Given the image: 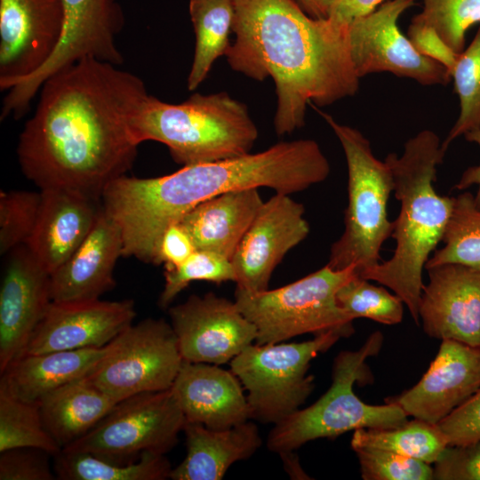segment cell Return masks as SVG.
<instances>
[{
    "label": "cell",
    "instance_id": "cell-13",
    "mask_svg": "<svg viewBox=\"0 0 480 480\" xmlns=\"http://www.w3.org/2000/svg\"><path fill=\"white\" fill-rule=\"evenodd\" d=\"M413 4L414 0H387L348 24L350 56L359 78L388 72L423 85H445L451 81L447 69L420 54L399 28L401 15Z\"/></svg>",
    "mask_w": 480,
    "mask_h": 480
},
{
    "label": "cell",
    "instance_id": "cell-7",
    "mask_svg": "<svg viewBox=\"0 0 480 480\" xmlns=\"http://www.w3.org/2000/svg\"><path fill=\"white\" fill-rule=\"evenodd\" d=\"M318 113L340 142L348 167L345 227L331 247L327 265L338 270L354 265L361 276L380 263L381 246L394 231V221L387 212L394 191L392 172L385 160L374 156L369 140L360 131Z\"/></svg>",
    "mask_w": 480,
    "mask_h": 480
},
{
    "label": "cell",
    "instance_id": "cell-8",
    "mask_svg": "<svg viewBox=\"0 0 480 480\" xmlns=\"http://www.w3.org/2000/svg\"><path fill=\"white\" fill-rule=\"evenodd\" d=\"M356 274V266L322 268L274 290L250 292L236 288L235 302L257 329L255 344L278 343L295 336L333 332L354 333V319L337 302L338 290Z\"/></svg>",
    "mask_w": 480,
    "mask_h": 480
},
{
    "label": "cell",
    "instance_id": "cell-15",
    "mask_svg": "<svg viewBox=\"0 0 480 480\" xmlns=\"http://www.w3.org/2000/svg\"><path fill=\"white\" fill-rule=\"evenodd\" d=\"M304 213V205L288 194L276 193L263 202L231 259L236 288L268 289L276 266L309 233Z\"/></svg>",
    "mask_w": 480,
    "mask_h": 480
},
{
    "label": "cell",
    "instance_id": "cell-27",
    "mask_svg": "<svg viewBox=\"0 0 480 480\" xmlns=\"http://www.w3.org/2000/svg\"><path fill=\"white\" fill-rule=\"evenodd\" d=\"M118 402L86 376L50 392L37 404L46 430L64 448L91 431Z\"/></svg>",
    "mask_w": 480,
    "mask_h": 480
},
{
    "label": "cell",
    "instance_id": "cell-18",
    "mask_svg": "<svg viewBox=\"0 0 480 480\" xmlns=\"http://www.w3.org/2000/svg\"><path fill=\"white\" fill-rule=\"evenodd\" d=\"M132 300L52 301L36 327L24 353L102 348L133 324Z\"/></svg>",
    "mask_w": 480,
    "mask_h": 480
},
{
    "label": "cell",
    "instance_id": "cell-20",
    "mask_svg": "<svg viewBox=\"0 0 480 480\" xmlns=\"http://www.w3.org/2000/svg\"><path fill=\"white\" fill-rule=\"evenodd\" d=\"M426 270L419 305L424 332L480 347V268L447 263Z\"/></svg>",
    "mask_w": 480,
    "mask_h": 480
},
{
    "label": "cell",
    "instance_id": "cell-2",
    "mask_svg": "<svg viewBox=\"0 0 480 480\" xmlns=\"http://www.w3.org/2000/svg\"><path fill=\"white\" fill-rule=\"evenodd\" d=\"M230 68L276 85L277 135L305 124L307 106H328L359 88L350 56L348 24L310 17L295 0H233Z\"/></svg>",
    "mask_w": 480,
    "mask_h": 480
},
{
    "label": "cell",
    "instance_id": "cell-32",
    "mask_svg": "<svg viewBox=\"0 0 480 480\" xmlns=\"http://www.w3.org/2000/svg\"><path fill=\"white\" fill-rule=\"evenodd\" d=\"M15 448H36L52 457L62 448L46 430L37 403L0 393V452Z\"/></svg>",
    "mask_w": 480,
    "mask_h": 480
},
{
    "label": "cell",
    "instance_id": "cell-33",
    "mask_svg": "<svg viewBox=\"0 0 480 480\" xmlns=\"http://www.w3.org/2000/svg\"><path fill=\"white\" fill-rule=\"evenodd\" d=\"M450 76L459 97L460 113L442 142L444 153L458 137L480 128V23L470 44L459 53Z\"/></svg>",
    "mask_w": 480,
    "mask_h": 480
},
{
    "label": "cell",
    "instance_id": "cell-25",
    "mask_svg": "<svg viewBox=\"0 0 480 480\" xmlns=\"http://www.w3.org/2000/svg\"><path fill=\"white\" fill-rule=\"evenodd\" d=\"M263 202L259 188L228 191L197 204L180 222L196 249L231 260Z\"/></svg>",
    "mask_w": 480,
    "mask_h": 480
},
{
    "label": "cell",
    "instance_id": "cell-41",
    "mask_svg": "<svg viewBox=\"0 0 480 480\" xmlns=\"http://www.w3.org/2000/svg\"><path fill=\"white\" fill-rule=\"evenodd\" d=\"M448 445H463L480 439V389L437 423Z\"/></svg>",
    "mask_w": 480,
    "mask_h": 480
},
{
    "label": "cell",
    "instance_id": "cell-47",
    "mask_svg": "<svg viewBox=\"0 0 480 480\" xmlns=\"http://www.w3.org/2000/svg\"><path fill=\"white\" fill-rule=\"evenodd\" d=\"M189 1H199V0H189Z\"/></svg>",
    "mask_w": 480,
    "mask_h": 480
},
{
    "label": "cell",
    "instance_id": "cell-30",
    "mask_svg": "<svg viewBox=\"0 0 480 480\" xmlns=\"http://www.w3.org/2000/svg\"><path fill=\"white\" fill-rule=\"evenodd\" d=\"M447 445V439L437 424L418 419L392 428H358L351 438L352 449L378 448L428 464H434Z\"/></svg>",
    "mask_w": 480,
    "mask_h": 480
},
{
    "label": "cell",
    "instance_id": "cell-31",
    "mask_svg": "<svg viewBox=\"0 0 480 480\" xmlns=\"http://www.w3.org/2000/svg\"><path fill=\"white\" fill-rule=\"evenodd\" d=\"M442 242L444 246L434 252L425 269L447 263L480 268V208L470 192L454 197Z\"/></svg>",
    "mask_w": 480,
    "mask_h": 480
},
{
    "label": "cell",
    "instance_id": "cell-3",
    "mask_svg": "<svg viewBox=\"0 0 480 480\" xmlns=\"http://www.w3.org/2000/svg\"><path fill=\"white\" fill-rule=\"evenodd\" d=\"M330 170L314 140L283 141L254 154L184 165L164 176L135 178L129 200L140 227L159 237L170 224L220 194L266 187L291 195L324 181Z\"/></svg>",
    "mask_w": 480,
    "mask_h": 480
},
{
    "label": "cell",
    "instance_id": "cell-43",
    "mask_svg": "<svg viewBox=\"0 0 480 480\" xmlns=\"http://www.w3.org/2000/svg\"><path fill=\"white\" fill-rule=\"evenodd\" d=\"M192 237L180 221L170 224L161 237L157 265L164 264V269L174 268L184 262L195 251Z\"/></svg>",
    "mask_w": 480,
    "mask_h": 480
},
{
    "label": "cell",
    "instance_id": "cell-34",
    "mask_svg": "<svg viewBox=\"0 0 480 480\" xmlns=\"http://www.w3.org/2000/svg\"><path fill=\"white\" fill-rule=\"evenodd\" d=\"M336 300L354 320L363 317L391 325L403 319L404 303L397 295L357 275L338 290Z\"/></svg>",
    "mask_w": 480,
    "mask_h": 480
},
{
    "label": "cell",
    "instance_id": "cell-11",
    "mask_svg": "<svg viewBox=\"0 0 480 480\" xmlns=\"http://www.w3.org/2000/svg\"><path fill=\"white\" fill-rule=\"evenodd\" d=\"M64 20L56 48L33 74L12 84L3 100L1 120L20 119L44 81L59 70L84 59L116 66L124 62L116 36L124 24L117 0H63Z\"/></svg>",
    "mask_w": 480,
    "mask_h": 480
},
{
    "label": "cell",
    "instance_id": "cell-29",
    "mask_svg": "<svg viewBox=\"0 0 480 480\" xmlns=\"http://www.w3.org/2000/svg\"><path fill=\"white\" fill-rule=\"evenodd\" d=\"M53 458L60 480H164L170 478L172 469L165 454L144 453L136 461L119 463L62 449Z\"/></svg>",
    "mask_w": 480,
    "mask_h": 480
},
{
    "label": "cell",
    "instance_id": "cell-16",
    "mask_svg": "<svg viewBox=\"0 0 480 480\" xmlns=\"http://www.w3.org/2000/svg\"><path fill=\"white\" fill-rule=\"evenodd\" d=\"M63 0H0V89L39 69L60 40Z\"/></svg>",
    "mask_w": 480,
    "mask_h": 480
},
{
    "label": "cell",
    "instance_id": "cell-28",
    "mask_svg": "<svg viewBox=\"0 0 480 480\" xmlns=\"http://www.w3.org/2000/svg\"><path fill=\"white\" fill-rule=\"evenodd\" d=\"M196 45L188 76V88L196 90L206 78L214 61L229 47L234 22L233 0L189 1Z\"/></svg>",
    "mask_w": 480,
    "mask_h": 480
},
{
    "label": "cell",
    "instance_id": "cell-24",
    "mask_svg": "<svg viewBox=\"0 0 480 480\" xmlns=\"http://www.w3.org/2000/svg\"><path fill=\"white\" fill-rule=\"evenodd\" d=\"M109 348L110 343L102 348L23 353L0 373V393L38 403L56 388L88 376Z\"/></svg>",
    "mask_w": 480,
    "mask_h": 480
},
{
    "label": "cell",
    "instance_id": "cell-38",
    "mask_svg": "<svg viewBox=\"0 0 480 480\" xmlns=\"http://www.w3.org/2000/svg\"><path fill=\"white\" fill-rule=\"evenodd\" d=\"M353 450L364 480L433 479V468L420 460L378 448Z\"/></svg>",
    "mask_w": 480,
    "mask_h": 480
},
{
    "label": "cell",
    "instance_id": "cell-44",
    "mask_svg": "<svg viewBox=\"0 0 480 480\" xmlns=\"http://www.w3.org/2000/svg\"><path fill=\"white\" fill-rule=\"evenodd\" d=\"M387 0H326L327 18L349 24L376 10Z\"/></svg>",
    "mask_w": 480,
    "mask_h": 480
},
{
    "label": "cell",
    "instance_id": "cell-37",
    "mask_svg": "<svg viewBox=\"0 0 480 480\" xmlns=\"http://www.w3.org/2000/svg\"><path fill=\"white\" fill-rule=\"evenodd\" d=\"M41 191L9 190L0 192V253L26 244L39 214Z\"/></svg>",
    "mask_w": 480,
    "mask_h": 480
},
{
    "label": "cell",
    "instance_id": "cell-26",
    "mask_svg": "<svg viewBox=\"0 0 480 480\" xmlns=\"http://www.w3.org/2000/svg\"><path fill=\"white\" fill-rule=\"evenodd\" d=\"M187 454L172 469V480H220L229 467L250 458L260 447L258 428L250 421L226 429L186 422Z\"/></svg>",
    "mask_w": 480,
    "mask_h": 480
},
{
    "label": "cell",
    "instance_id": "cell-12",
    "mask_svg": "<svg viewBox=\"0 0 480 480\" xmlns=\"http://www.w3.org/2000/svg\"><path fill=\"white\" fill-rule=\"evenodd\" d=\"M176 334L164 319L132 324L110 342V348L88 379L117 401L165 390L182 365Z\"/></svg>",
    "mask_w": 480,
    "mask_h": 480
},
{
    "label": "cell",
    "instance_id": "cell-17",
    "mask_svg": "<svg viewBox=\"0 0 480 480\" xmlns=\"http://www.w3.org/2000/svg\"><path fill=\"white\" fill-rule=\"evenodd\" d=\"M4 256L0 288V373L25 352L52 302L51 274L26 244Z\"/></svg>",
    "mask_w": 480,
    "mask_h": 480
},
{
    "label": "cell",
    "instance_id": "cell-14",
    "mask_svg": "<svg viewBox=\"0 0 480 480\" xmlns=\"http://www.w3.org/2000/svg\"><path fill=\"white\" fill-rule=\"evenodd\" d=\"M183 361L223 364L257 339L255 325L231 301L213 292L169 307Z\"/></svg>",
    "mask_w": 480,
    "mask_h": 480
},
{
    "label": "cell",
    "instance_id": "cell-45",
    "mask_svg": "<svg viewBox=\"0 0 480 480\" xmlns=\"http://www.w3.org/2000/svg\"><path fill=\"white\" fill-rule=\"evenodd\" d=\"M464 137L468 141L475 142L480 148V128L467 132ZM474 185L477 186L474 200L476 206L480 208V163L466 169L454 188L458 190H465Z\"/></svg>",
    "mask_w": 480,
    "mask_h": 480
},
{
    "label": "cell",
    "instance_id": "cell-10",
    "mask_svg": "<svg viewBox=\"0 0 480 480\" xmlns=\"http://www.w3.org/2000/svg\"><path fill=\"white\" fill-rule=\"evenodd\" d=\"M185 423L172 388L141 393L119 401L91 431L62 449L129 463L144 453L166 454Z\"/></svg>",
    "mask_w": 480,
    "mask_h": 480
},
{
    "label": "cell",
    "instance_id": "cell-39",
    "mask_svg": "<svg viewBox=\"0 0 480 480\" xmlns=\"http://www.w3.org/2000/svg\"><path fill=\"white\" fill-rule=\"evenodd\" d=\"M48 452L36 448H15L0 452V480H53Z\"/></svg>",
    "mask_w": 480,
    "mask_h": 480
},
{
    "label": "cell",
    "instance_id": "cell-21",
    "mask_svg": "<svg viewBox=\"0 0 480 480\" xmlns=\"http://www.w3.org/2000/svg\"><path fill=\"white\" fill-rule=\"evenodd\" d=\"M120 256H123L121 228L101 207L84 242L51 274L52 300H99L116 285L114 269Z\"/></svg>",
    "mask_w": 480,
    "mask_h": 480
},
{
    "label": "cell",
    "instance_id": "cell-42",
    "mask_svg": "<svg viewBox=\"0 0 480 480\" xmlns=\"http://www.w3.org/2000/svg\"><path fill=\"white\" fill-rule=\"evenodd\" d=\"M407 36L420 54L443 65L450 75L459 53L452 51L433 28L414 16Z\"/></svg>",
    "mask_w": 480,
    "mask_h": 480
},
{
    "label": "cell",
    "instance_id": "cell-1",
    "mask_svg": "<svg viewBox=\"0 0 480 480\" xmlns=\"http://www.w3.org/2000/svg\"><path fill=\"white\" fill-rule=\"evenodd\" d=\"M144 82L116 65L84 59L47 78L20 134L24 175L40 189L63 188L100 199L132 167L135 124L148 97Z\"/></svg>",
    "mask_w": 480,
    "mask_h": 480
},
{
    "label": "cell",
    "instance_id": "cell-40",
    "mask_svg": "<svg viewBox=\"0 0 480 480\" xmlns=\"http://www.w3.org/2000/svg\"><path fill=\"white\" fill-rule=\"evenodd\" d=\"M434 480H480V439L447 445L433 467Z\"/></svg>",
    "mask_w": 480,
    "mask_h": 480
},
{
    "label": "cell",
    "instance_id": "cell-23",
    "mask_svg": "<svg viewBox=\"0 0 480 480\" xmlns=\"http://www.w3.org/2000/svg\"><path fill=\"white\" fill-rule=\"evenodd\" d=\"M40 191L42 201L37 221L26 245L52 274L84 242L102 206L100 199L74 190Z\"/></svg>",
    "mask_w": 480,
    "mask_h": 480
},
{
    "label": "cell",
    "instance_id": "cell-22",
    "mask_svg": "<svg viewBox=\"0 0 480 480\" xmlns=\"http://www.w3.org/2000/svg\"><path fill=\"white\" fill-rule=\"evenodd\" d=\"M172 389L186 422L226 429L252 419L241 381L217 364L183 361Z\"/></svg>",
    "mask_w": 480,
    "mask_h": 480
},
{
    "label": "cell",
    "instance_id": "cell-9",
    "mask_svg": "<svg viewBox=\"0 0 480 480\" xmlns=\"http://www.w3.org/2000/svg\"><path fill=\"white\" fill-rule=\"evenodd\" d=\"M340 338L333 332L303 342L252 344L230 361V370L247 391L252 419L276 424L305 403L312 393L311 360Z\"/></svg>",
    "mask_w": 480,
    "mask_h": 480
},
{
    "label": "cell",
    "instance_id": "cell-35",
    "mask_svg": "<svg viewBox=\"0 0 480 480\" xmlns=\"http://www.w3.org/2000/svg\"><path fill=\"white\" fill-rule=\"evenodd\" d=\"M194 281H207L220 284L236 282V272L231 260L216 252L196 249L184 262L164 269V285L158 299V306L169 308L177 295Z\"/></svg>",
    "mask_w": 480,
    "mask_h": 480
},
{
    "label": "cell",
    "instance_id": "cell-36",
    "mask_svg": "<svg viewBox=\"0 0 480 480\" xmlns=\"http://www.w3.org/2000/svg\"><path fill=\"white\" fill-rule=\"evenodd\" d=\"M423 8L415 15L433 28L456 53L465 49L466 33L480 23V0H421Z\"/></svg>",
    "mask_w": 480,
    "mask_h": 480
},
{
    "label": "cell",
    "instance_id": "cell-4",
    "mask_svg": "<svg viewBox=\"0 0 480 480\" xmlns=\"http://www.w3.org/2000/svg\"><path fill=\"white\" fill-rule=\"evenodd\" d=\"M444 154L437 134L426 129L405 142L402 155L387 156L395 196L400 201L392 234L396 248L388 260L359 276L390 288L417 324L422 272L443 239L453 207L454 197L440 196L434 187Z\"/></svg>",
    "mask_w": 480,
    "mask_h": 480
},
{
    "label": "cell",
    "instance_id": "cell-19",
    "mask_svg": "<svg viewBox=\"0 0 480 480\" xmlns=\"http://www.w3.org/2000/svg\"><path fill=\"white\" fill-rule=\"evenodd\" d=\"M480 389V347L442 340L438 352L419 382L386 403L408 416L437 424Z\"/></svg>",
    "mask_w": 480,
    "mask_h": 480
},
{
    "label": "cell",
    "instance_id": "cell-6",
    "mask_svg": "<svg viewBox=\"0 0 480 480\" xmlns=\"http://www.w3.org/2000/svg\"><path fill=\"white\" fill-rule=\"evenodd\" d=\"M383 335L375 332L355 351L337 355L332 371V385L313 404L299 409L275 424L267 446L280 453L293 452L318 438H334L358 428H392L408 421V415L397 404L372 405L364 403L354 392L356 382L371 378L365 361L379 353Z\"/></svg>",
    "mask_w": 480,
    "mask_h": 480
},
{
    "label": "cell",
    "instance_id": "cell-5",
    "mask_svg": "<svg viewBox=\"0 0 480 480\" xmlns=\"http://www.w3.org/2000/svg\"><path fill=\"white\" fill-rule=\"evenodd\" d=\"M135 133L140 143L164 144L182 166L249 154L259 134L246 105L225 92L195 93L178 104L149 94Z\"/></svg>",
    "mask_w": 480,
    "mask_h": 480
},
{
    "label": "cell",
    "instance_id": "cell-46",
    "mask_svg": "<svg viewBox=\"0 0 480 480\" xmlns=\"http://www.w3.org/2000/svg\"><path fill=\"white\" fill-rule=\"evenodd\" d=\"M300 7L312 18L326 19V0H296Z\"/></svg>",
    "mask_w": 480,
    "mask_h": 480
}]
</instances>
